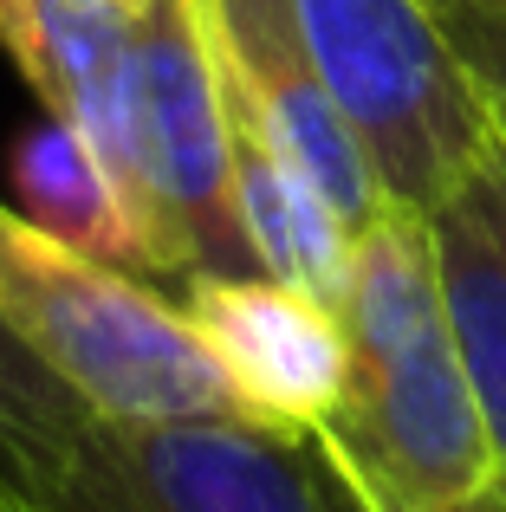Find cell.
<instances>
[{
  "label": "cell",
  "instance_id": "obj_8",
  "mask_svg": "<svg viewBox=\"0 0 506 512\" xmlns=\"http://www.w3.org/2000/svg\"><path fill=\"white\" fill-rule=\"evenodd\" d=\"M176 305L253 422L318 428L338 409L351 344L331 305L286 292L260 273H195Z\"/></svg>",
  "mask_w": 506,
  "mask_h": 512
},
{
  "label": "cell",
  "instance_id": "obj_13",
  "mask_svg": "<svg viewBox=\"0 0 506 512\" xmlns=\"http://www.w3.org/2000/svg\"><path fill=\"white\" fill-rule=\"evenodd\" d=\"M442 20L448 46L468 59V72L481 78V91L506 117V0H429Z\"/></svg>",
  "mask_w": 506,
  "mask_h": 512
},
{
  "label": "cell",
  "instance_id": "obj_7",
  "mask_svg": "<svg viewBox=\"0 0 506 512\" xmlns=\"http://www.w3.org/2000/svg\"><path fill=\"white\" fill-rule=\"evenodd\" d=\"M137 7L143 0H0V52L33 85L39 111L65 117L124 182L137 221L150 227L169 279L182 286L143 175L137 137Z\"/></svg>",
  "mask_w": 506,
  "mask_h": 512
},
{
  "label": "cell",
  "instance_id": "obj_1",
  "mask_svg": "<svg viewBox=\"0 0 506 512\" xmlns=\"http://www.w3.org/2000/svg\"><path fill=\"white\" fill-rule=\"evenodd\" d=\"M338 325L351 376L318 435L357 493L377 512H455L474 500L500 461L448 325L429 214L383 208L357 234Z\"/></svg>",
  "mask_w": 506,
  "mask_h": 512
},
{
  "label": "cell",
  "instance_id": "obj_15",
  "mask_svg": "<svg viewBox=\"0 0 506 512\" xmlns=\"http://www.w3.org/2000/svg\"><path fill=\"white\" fill-rule=\"evenodd\" d=\"M481 175H487V188H494V201H500V221H506V117H500V150Z\"/></svg>",
  "mask_w": 506,
  "mask_h": 512
},
{
  "label": "cell",
  "instance_id": "obj_4",
  "mask_svg": "<svg viewBox=\"0 0 506 512\" xmlns=\"http://www.w3.org/2000/svg\"><path fill=\"white\" fill-rule=\"evenodd\" d=\"M318 85L357 130L383 201L442 214L500 150V111L429 0H286Z\"/></svg>",
  "mask_w": 506,
  "mask_h": 512
},
{
  "label": "cell",
  "instance_id": "obj_10",
  "mask_svg": "<svg viewBox=\"0 0 506 512\" xmlns=\"http://www.w3.org/2000/svg\"><path fill=\"white\" fill-rule=\"evenodd\" d=\"M234 221H241V247L253 273L338 312L357 234L305 175H292L247 130H234Z\"/></svg>",
  "mask_w": 506,
  "mask_h": 512
},
{
  "label": "cell",
  "instance_id": "obj_5",
  "mask_svg": "<svg viewBox=\"0 0 506 512\" xmlns=\"http://www.w3.org/2000/svg\"><path fill=\"white\" fill-rule=\"evenodd\" d=\"M137 137L176 273H253L234 221V117L202 0L137 7Z\"/></svg>",
  "mask_w": 506,
  "mask_h": 512
},
{
  "label": "cell",
  "instance_id": "obj_9",
  "mask_svg": "<svg viewBox=\"0 0 506 512\" xmlns=\"http://www.w3.org/2000/svg\"><path fill=\"white\" fill-rule=\"evenodd\" d=\"M7 182H13V214L52 234L59 247L104 260L130 279H169L150 227L137 221L124 182L111 175L98 150L78 137L65 117L39 111L7 150Z\"/></svg>",
  "mask_w": 506,
  "mask_h": 512
},
{
  "label": "cell",
  "instance_id": "obj_6",
  "mask_svg": "<svg viewBox=\"0 0 506 512\" xmlns=\"http://www.w3.org/2000/svg\"><path fill=\"white\" fill-rule=\"evenodd\" d=\"M202 20H208L221 85H228L234 130L260 137L292 175H305L338 208V221L351 234H364L390 201H383V182L370 169L357 130L344 124L331 91L318 85L305 39L292 26V7L286 0H202Z\"/></svg>",
  "mask_w": 506,
  "mask_h": 512
},
{
  "label": "cell",
  "instance_id": "obj_11",
  "mask_svg": "<svg viewBox=\"0 0 506 512\" xmlns=\"http://www.w3.org/2000/svg\"><path fill=\"white\" fill-rule=\"evenodd\" d=\"M429 227L435 260H442L448 325H455L487 441H494V461L506 474V221L487 175H474L442 214H429Z\"/></svg>",
  "mask_w": 506,
  "mask_h": 512
},
{
  "label": "cell",
  "instance_id": "obj_2",
  "mask_svg": "<svg viewBox=\"0 0 506 512\" xmlns=\"http://www.w3.org/2000/svg\"><path fill=\"white\" fill-rule=\"evenodd\" d=\"M0 512H377L318 428L253 415H85L52 441L0 435Z\"/></svg>",
  "mask_w": 506,
  "mask_h": 512
},
{
  "label": "cell",
  "instance_id": "obj_14",
  "mask_svg": "<svg viewBox=\"0 0 506 512\" xmlns=\"http://www.w3.org/2000/svg\"><path fill=\"white\" fill-rule=\"evenodd\" d=\"M455 512H506V474H494L481 493H474V500H461Z\"/></svg>",
  "mask_w": 506,
  "mask_h": 512
},
{
  "label": "cell",
  "instance_id": "obj_12",
  "mask_svg": "<svg viewBox=\"0 0 506 512\" xmlns=\"http://www.w3.org/2000/svg\"><path fill=\"white\" fill-rule=\"evenodd\" d=\"M85 402L46 370L7 325H0V435L7 441H52L85 422Z\"/></svg>",
  "mask_w": 506,
  "mask_h": 512
},
{
  "label": "cell",
  "instance_id": "obj_3",
  "mask_svg": "<svg viewBox=\"0 0 506 512\" xmlns=\"http://www.w3.org/2000/svg\"><path fill=\"white\" fill-rule=\"evenodd\" d=\"M0 325L91 415L176 422L247 415L176 299L104 260L59 247L0 201Z\"/></svg>",
  "mask_w": 506,
  "mask_h": 512
}]
</instances>
